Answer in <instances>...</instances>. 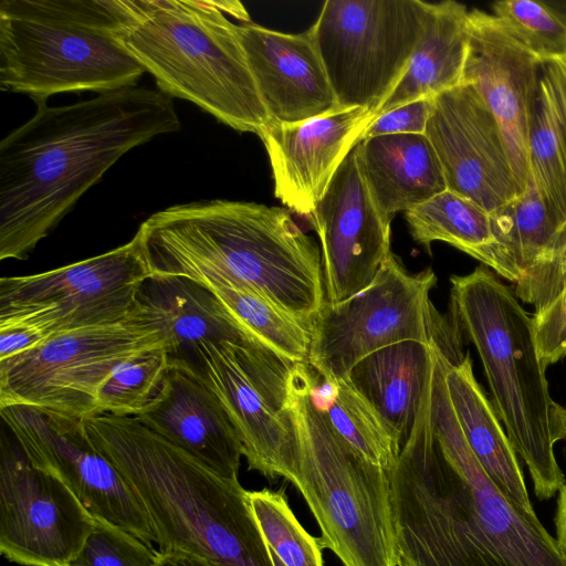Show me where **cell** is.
<instances>
[{"instance_id":"1","label":"cell","mask_w":566,"mask_h":566,"mask_svg":"<svg viewBox=\"0 0 566 566\" xmlns=\"http://www.w3.org/2000/svg\"><path fill=\"white\" fill-rule=\"evenodd\" d=\"M438 346L416 421L388 471L397 566H566L535 513L486 475L459 426Z\"/></svg>"},{"instance_id":"2","label":"cell","mask_w":566,"mask_h":566,"mask_svg":"<svg viewBox=\"0 0 566 566\" xmlns=\"http://www.w3.org/2000/svg\"><path fill=\"white\" fill-rule=\"evenodd\" d=\"M180 128L171 97L146 86L39 105L0 142V259H28L123 155Z\"/></svg>"},{"instance_id":"3","label":"cell","mask_w":566,"mask_h":566,"mask_svg":"<svg viewBox=\"0 0 566 566\" xmlns=\"http://www.w3.org/2000/svg\"><path fill=\"white\" fill-rule=\"evenodd\" d=\"M137 233L151 274L250 289L310 329L325 302L321 250L284 208L223 199L175 205Z\"/></svg>"},{"instance_id":"4","label":"cell","mask_w":566,"mask_h":566,"mask_svg":"<svg viewBox=\"0 0 566 566\" xmlns=\"http://www.w3.org/2000/svg\"><path fill=\"white\" fill-rule=\"evenodd\" d=\"M84 422L140 499L160 552L217 566H273L238 479L219 475L135 417L98 412Z\"/></svg>"},{"instance_id":"5","label":"cell","mask_w":566,"mask_h":566,"mask_svg":"<svg viewBox=\"0 0 566 566\" xmlns=\"http://www.w3.org/2000/svg\"><path fill=\"white\" fill-rule=\"evenodd\" d=\"M116 38L158 90L187 99L242 133L262 134L271 118L242 46L239 1L112 0Z\"/></svg>"},{"instance_id":"6","label":"cell","mask_w":566,"mask_h":566,"mask_svg":"<svg viewBox=\"0 0 566 566\" xmlns=\"http://www.w3.org/2000/svg\"><path fill=\"white\" fill-rule=\"evenodd\" d=\"M450 283L453 317L478 350L494 410L528 468L535 495L548 500L566 481L554 453L559 405L549 394L533 318L514 291L484 265L452 275Z\"/></svg>"},{"instance_id":"7","label":"cell","mask_w":566,"mask_h":566,"mask_svg":"<svg viewBox=\"0 0 566 566\" xmlns=\"http://www.w3.org/2000/svg\"><path fill=\"white\" fill-rule=\"evenodd\" d=\"M313 369L292 367L284 410L296 440L295 478L321 530L322 548L344 566H397L388 470L327 422L313 395Z\"/></svg>"},{"instance_id":"8","label":"cell","mask_w":566,"mask_h":566,"mask_svg":"<svg viewBox=\"0 0 566 566\" xmlns=\"http://www.w3.org/2000/svg\"><path fill=\"white\" fill-rule=\"evenodd\" d=\"M115 29L112 0H1V91L39 106L59 93L136 85L145 70Z\"/></svg>"},{"instance_id":"9","label":"cell","mask_w":566,"mask_h":566,"mask_svg":"<svg viewBox=\"0 0 566 566\" xmlns=\"http://www.w3.org/2000/svg\"><path fill=\"white\" fill-rule=\"evenodd\" d=\"M434 272L411 274L390 252L373 282L338 303L324 302L311 326L307 364L323 379L347 377L363 358L405 340L436 342L461 353L454 334L429 297Z\"/></svg>"},{"instance_id":"10","label":"cell","mask_w":566,"mask_h":566,"mask_svg":"<svg viewBox=\"0 0 566 566\" xmlns=\"http://www.w3.org/2000/svg\"><path fill=\"white\" fill-rule=\"evenodd\" d=\"M165 344L155 322L136 306L115 323L55 334L0 361V408L38 407L85 418L97 413V392L124 361Z\"/></svg>"},{"instance_id":"11","label":"cell","mask_w":566,"mask_h":566,"mask_svg":"<svg viewBox=\"0 0 566 566\" xmlns=\"http://www.w3.org/2000/svg\"><path fill=\"white\" fill-rule=\"evenodd\" d=\"M422 0H326L308 29L338 108L375 112L407 71L424 32Z\"/></svg>"},{"instance_id":"12","label":"cell","mask_w":566,"mask_h":566,"mask_svg":"<svg viewBox=\"0 0 566 566\" xmlns=\"http://www.w3.org/2000/svg\"><path fill=\"white\" fill-rule=\"evenodd\" d=\"M151 275L139 234L99 255L39 274L0 279V324L48 337L128 317Z\"/></svg>"},{"instance_id":"13","label":"cell","mask_w":566,"mask_h":566,"mask_svg":"<svg viewBox=\"0 0 566 566\" xmlns=\"http://www.w3.org/2000/svg\"><path fill=\"white\" fill-rule=\"evenodd\" d=\"M198 373L218 396L242 443L249 469L295 478L296 440L284 410L292 364L263 345L206 343Z\"/></svg>"},{"instance_id":"14","label":"cell","mask_w":566,"mask_h":566,"mask_svg":"<svg viewBox=\"0 0 566 566\" xmlns=\"http://www.w3.org/2000/svg\"><path fill=\"white\" fill-rule=\"evenodd\" d=\"M0 415L30 462L59 476L96 521L158 544L140 499L97 449L84 418L18 405L0 408Z\"/></svg>"},{"instance_id":"15","label":"cell","mask_w":566,"mask_h":566,"mask_svg":"<svg viewBox=\"0 0 566 566\" xmlns=\"http://www.w3.org/2000/svg\"><path fill=\"white\" fill-rule=\"evenodd\" d=\"M95 524L59 476L35 468L14 437L2 434L0 552L8 560L24 566H69Z\"/></svg>"},{"instance_id":"16","label":"cell","mask_w":566,"mask_h":566,"mask_svg":"<svg viewBox=\"0 0 566 566\" xmlns=\"http://www.w3.org/2000/svg\"><path fill=\"white\" fill-rule=\"evenodd\" d=\"M424 135L448 190L489 213L522 193L501 127L473 85L461 83L434 97Z\"/></svg>"},{"instance_id":"17","label":"cell","mask_w":566,"mask_h":566,"mask_svg":"<svg viewBox=\"0 0 566 566\" xmlns=\"http://www.w3.org/2000/svg\"><path fill=\"white\" fill-rule=\"evenodd\" d=\"M306 219L321 244L325 301L338 303L366 289L391 252V222L377 209L354 148Z\"/></svg>"},{"instance_id":"18","label":"cell","mask_w":566,"mask_h":566,"mask_svg":"<svg viewBox=\"0 0 566 566\" xmlns=\"http://www.w3.org/2000/svg\"><path fill=\"white\" fill-rule=\"evenodd\" d=\"M469 43L462 83L473 85L496 118L515 180L530 178L528 130L542 61L496 17L469 11Z\"/></svg>"},{"instance_id":"19","label":"cell","mask_w":566,"mask_h":566,"mask_svg":"<svg viewBox=\"0 0 566 566\" xmlns=\"http://www.w3.org/2000/svg\"><path fill=\"white\" fill-rule=\"evenodd\" d=\"M374 116L371 107H350L298 123L271 120L259 137L270 160L275 197L307 218Z\"/></svg>"},{"instance_id":"20","label":"cell","mask_w":566,"mask_h":566,"mask_svg":"<svg viewBox=\"0 0 566 566\" xmlns=\"http://www.w3.org/2000/svg\"><path fill=\"white\" fill-rule=\"evenodd\" d=\"M238 33L271 120L298 123L339 109L310 30L284 33L250 22L238 24Z\"/></svg>"},{"instance_id":"21","label":"cell","mask_w":566,"mask_h":566,"mask_svg":"<svg viewBox=\"0 0 566 566\" xmlns=\"http://www.w3.org/2000/svg\"><path fill=\"white\" fill-rule=\"evenodd\" d=\"M227 479H238L242 443L218 396L188 366L169 363L156 398L135 417Z\"/></svg>"},{"instance_id":"22","label":"cell","mask_w":566,"mask_h":566,"mask_svg":"<svg viewBox=\"0 0 566 566\" xmlns=\"http://www.w3.org/2000/svg\"><path fill=\"white\" fill-rule=\"evenodd\" d=\"M135 306L161 332L169 363L200 371V348L212 342L263 345L229 314L216 294L192 279L151 274L140 285Z\"/></svg>"},{"instance_id":"23","label":"cell","mask_w":566,"mask_h":566,"mask_svg":"<svg viewBox=\"0 0 566 566\" xmlns=\"http://www.w3.org/2000/svg\"><path fill=\"white\" fill-rule=\"evenodd\" d=\"M354 149L370 196L389 222L398 212L447 190L440 161L424 134L375 136Z\"/></svg>"},{"instance_id":"24","label":"cell","mask_w":566,"mask_h":566,"mask_svg":"<svg viewBox=\"0 0 566 566\" xmlns=\"http://www.w3.org/2000/svg\"><path fill=\"white\" fill-rule=\"evenodd\" d=\"M470 353L448 359L446 386L462 433L480 465L512 503L535 513L525 488L516 452L494 407L478 382Z\"/></svg>"},{"instance_id":"25","label":"cell","mask_w":566,"mask_h":566,"mask_svg":"<svg viewBox=\"0 0 566 566\" xmlns=\"http://www.w3.org/2000/svg\"><path fill=\"white\" fill-rule=\"evenodd\" d=\"M432 343L392 344L359 360L347 375L356 390L400 438L401 446L411 431L426 391Z\"/></svg>"},{"instance_id":"26","label":"cell","mask_w":566,"mask_h":566,"mask_svg":"<svg viewBox=\"0 0 566 566\" xmlns=\"http://www.w3.org/2000/svg\"><path fill=\"white\" fill-rule=\"evenodd\" d=\"M468 24L469 10L464 4L452 0L430 3L426 29L409 66L378 106L374 118L460 85L468 52Z\"/></svg>"},{"instance_id":"27","label":"cell","mask_w":566,"mask_h":566,"mask_svg":"<svg viewBox=\"0 0 566 566\" xmlns=\"http://www.w3.org/2000/svg\"><path fill=\"white\" fill-rule=\"evenodd\" d=\"M530 177L566 231V56L543 60L528 130Z\"/></svg>"},{"instance_id":"28","label":"cell","mask_w":566,"mask_h":566,"mask_svg":"<svg viewBox=\"0 0 566 566\" xmlns=\"http://www.w3.org/2000/svg\"><path fill=\"white\" fill-rule=\"evenodd\" d=\"M495 240V274L513 283L546 261L563 232L530 177L524 192L490 212Z\"/></svg>"},{"instance_id":"29","label":"cell","mask_w":566,"mask_h":566,"mask_svg":"<svg viewBox=\"0 0 566 566\" xmlns=\"http://www.w3.org/2000/svg\"><path fill=\"white\" fill-rule=\"evenodd\" d=\"M412 239L429 248L434 241L453 245L496 271L490 213L474 201L444 190L405 212Z\"/></svg>"},{"instance_id":"30","label":"cell","mask_w":566,"mask_h":566,"mask_svg":"<svg viewBox=\"0 0 566 566\" xmlns=\"http://www.w3.org/2000/svg\"><path fill=\"white\" fill-rule=\"evenodd\" d=\"M312 395L331 427L369 461L390 470L401 440L347 377L323 379L313 370Z\"/></svg>"},{"instance_id":"31","label":"cell","mask_w":566,"mask_h":566,"mask_svg":"<svg viewBox=\"0 0 566 566\" xmlns=\"http://www.w3.org/2000/svg\"><path fill=\"white\" fill-rule=\"evenodd\" d=\"M207 286L240 326L260 343L290 363H307L311 345L308 326L250 289Z\"/></svg>"},{"instance_id":"32","label":"cell","mask_w":566,"mask_h":566,"mask_svg":"<svg viewBox=\"0 0 566 566\" xmlns=\"http://www.w3.org/2000/svg\"><path fill=\"white\" fill-rule=\"evenodd\" d=\"M249 503L273 566H324L318 537L305 531L282 493L252 491Z\"/></svg>"},{"instance_id":"33","label":"cell","mask_w":566,"mask_h":566,"mask_svg":"<svg viewBox=\"0 0 566 566\" xmlns=\"http://www.w3.org/2000/svg\"><path fill=\"white\" fill-rule=\"evenodd\" d=\"M168 365L165 345L122 363L97 392V413L108 412L119 417L139 415L158 395Z\"/></svg>"},{"instance_id":"34","label":"cell","mask_w":566,"mask_h":566,"mask_svg":"<svg viewBox=\"0 0 566 566\" xmlns=\"http://www.w3.org/2000/svg\"><path fill=\"white\" fill-rule=\"evenodd\" d=\"M491 10L541 61L566 56V9L559 3L502 0Z\"/></svg>"},{"instance_id":"35","label":"cell","mask_w":566,"mask_h":566,"mask_svg":"<svg viewBox=\"0 0 566 566\" xmlns=\"http://www.w3.org/2000/svg\"><path fill=\"white\" fill-rule=\"evenodd\" d=\"M69 566H161V552L103 521Z\"/></svg>"},{"instance_id":"36","label":"cell","mask_w":566,"mask_h":566,"mask_svg":"<svg viewBox=\"0 0 566 566\" xmlns=\"http://www.w3.org/2000/svg\"><path fill=\"white\" fill-rule=\"evenodd\" d=\"M564 291H566V231L552 256L531 270L515 283L514 287L516 297L533 305L534 313L542 312Z\"/></svg>"},{"instance_id":"37","label":"cell","mask_w":566,"mask_h":566,"mask_svg":"<svg viewBox=\"0 0 566 566\" xmlns=\"http://www.w3.org/2000/svg\"><path fill=\"white\" fill-rule=\"evenodd\" d=\"M534 337L543 364L559 361L566 356V291L546 308L533 313Z\"/></svg>"},{"instance_id":"38","label":"cell","mask_w":566,"mask_h":566,"mask_svg":"<svg viewBox=\"0 0 566 566\" xmlns=\"http://www.w3.org/2000/svg\"><path fill=\"white\" fill-rule=\"evenodd\" d=\"M433 104L434 97H423L377 116L365 128L359 142L381 135L424 134Z\"/></svg>"},{"instance_id":"39","label":"cell","mask_w":566,"mask_h":566,"mask_svg":"<svg viewBox=\"0 0 566 566\" xmlns=\"http://www.w3.org/2000/svg\"><path fill=\"white\" fill-rule=\"evenodd\" d=\"M556 512V543L563 557L566 559V482L559 489Z\"/></svg>"},{"instance_id":"40","label":"cell","mask_w":566,"mask_h":566,"mask_svg":"<svg viewBox=\"0 0 566 566\" xmlns=\"http://www.w3.org/2000/svg\"><path fill=\"white\" fill-rule=\"evenodd\" d=\"M161 566H217L205 559L178 552L163 553Z\"/></svg>"},{"instance_id":"41","label":"cell","mask_w":566,"mask_h":566,"mask_svg":"<svg viewBox=\"0 0 566 566\" xmlns=\"http://www.w3.org/2000/svg\"><path fill=\"white\" fill-rule=\"evenodd\" d=\"M553 438L555 443L563 441L566 454V407L558 406L553 423Z\"/></svg>"},{"instance_id":"42","label":"cell","mask_w":566,"mask_h":566,"mask_svg":"<svg viewBox=\"0 0 566 566\" xmlns=\"http://www.w3.org/2000/svg\"><path fill=\"white\" fill-rule=\"evenodd\" d=\"M564 9H566V2H560L559 3Z\"/></svg>"}]
</instances>
